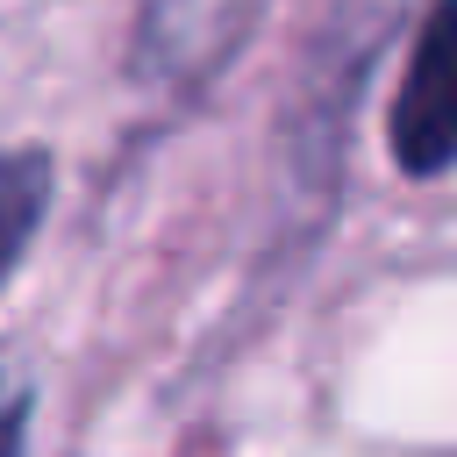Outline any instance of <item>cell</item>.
Returning <instances> with one entry per match:
<instances>
[{"label": "cell", "instance_id": "cell-1", "mask_svg": "<svg viewBox=\"0 0 457 457\" xmlns=\"http://www.w3.org/2000/svg\"><path fill=\"white\" fill-rule=\"evenodd\" d=\"M386 150L407 179H436L457 164V0H436L414 29L386 107Z\"/></svg>", "mask_w": 457, "mask_h": 457}, {"label": "cell", "instance_id": "cell-2", "mask_svg": "<svg viewBox=\"0 0 457 457\" xmlns=\"http://www.w3.org/2000/svg\"><path fill=\"white\" fill-rule=\"evenodd\" d=\"M43 207H50V157H43V150L0 143V286L14 278L21 250L36 243Z\"/></svg>", "mask_w": 457, "mask_h": 457}, {"label": "cell", "instance_id": "cell-3", "mask_svg": "<svg viewBox=\"0 0 457 457\" xmlns=\"http://www.w3.org/2000/svg\"><path fill=\"white\" fill-rule=\"evenodd\" d=\"M21 443H29V386L0 350V457H21Z\"/></svg>", "mask_w": 457, "mask_h": 457}]
</instances>
